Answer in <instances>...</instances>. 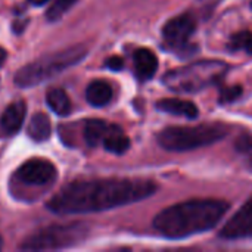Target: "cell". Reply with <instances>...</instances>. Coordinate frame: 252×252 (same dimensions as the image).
<instances>
[{
  "label": "cell",
  "mask_w": 252,
  "mask_h": 252,
  "mask_svg": "<svg viewBox=\"0 0 252 252\" xmlns=\"http://www.w3.org/2000/svg\"><path fill=\"white\" fill-rule=\"evenodd\" d=\"M157 108L162 112L185 117L188 120H193L198 117V108L193 102L183 99H162L157 103Z\"/></svg>",
  "instance_id": "cell-12"
},
{
  "label": "cell",
  "mask_w": 252,
  "mask_h": 252,
  "mask_svg": "<svg viewBox=\"0 0 252 252\" xmlns=\"http://www.w3.org/2000/svg\"><path fill=\"white\" fill-rule=\"evenodd\" d=\"M251 7H252V0H251Z\"/></svg>",
  "instance_id": "cell-26"
},
{
  "label": "cell",
  "mask_w": 252,
  "mask_h": 252,
  "mask_svg": "<svg viewBox=\"0 0 252 252\" xmlns=\"http://www.w3.org/2000/svg\"><path fill=\"white\" fill-rule=\"evenodd\" d=\"M134 69L139 80H151L158 69V59L149 49H137L134 52Z\"/></svg>",
  "instance_id": "cell-11"
},
{
  "label": "cell",
  "mask_w": 252,
  "mask_h": 252,
  "mask_svg": "<svg viewBox=\"0 0 252 252\" xmlns=\"http://www.w3.org/2000/svg\"><path fill=\"white\" fill-rule=\"evenodd\" d=\"M242 86H232V87H226L221 90L220 93V102L221 103H232L235 100H238L242 96Z\"/></svg>",
  "instance_id": "cell-20"
},
{
  "label": "cell",
  "mask_w": 252,
  "mask_h": 252,
  "mask_svg": "<svg viewBox=\"0 0 252 252\" xmlns=\"http://www.w3.org/2000/svg\"><path fill=\"white\" fill-rule=\"evenodd\" d=\"M28 136L35 140V142H44L49 139L52 127H50V120L46 114L43 112H37L32 115L30 124H28Z\"/></svg>",
  "instance_id": "cell-15"
},
{
  "label": "cell",
  "mask_w": 252,
  "mask_h": 252,
  "mask_svg": "<svg viewBox=\"0 0 252 252\" xmlns=\"http://www.w3.org/2000/svg\"><path fill=\"white\" fill-rule=\"evenodd\" d=\"M77 0H55L53 4L47 9L46 12V18L49 22H56L59 21L74 4Z\"/></svg>",
  "instance_id": "cell-18"
},
{
  "label": "cell",
  "mask_w": 252,
  "mask_h": 252,
  "mask_svg": "<svg viewBox=\"0 0 252 252\" xmlns=\"http://www.w3.org/2000/svg\"><path fill=\"white\" fill-rule=\"evenodd\" d=\"M58 176L56 167L41 158H32L25 161L15 173L13 183L25 188H49L55 183Z\"/></svg>",
  "instance_id": "cell-7"
},
{
  "label": "cell",
  "mask_w": 252,
  "mask_h": 252,
  "mask_svg": "<svg viewBox=\"0 0 252 252\" xmlns=\"http://www.w3.org/2000/svg\"><path fill=\"white\" fill-rule=\"evenodd\" d=\"M223 124H202L195 127H168L158 134L159 145L173 152H185L213 145L227 134Z\"/></svg>",
  "instance_id": "cell-5"
},
{
  "label": "cell",
  "mask_w": 252,
  "mask_h": 252,
  "mask_svg": "<svg viewBox=\"0 0 252 252\" xmlns=\"http://www.w3.org/2000/svg\"><path fill=\"white\" fill-rule=\"evenodd\" d=\"M31 4H34V6H41V4H44L47 0H28Z\"/></svg>",
  "instance_id": "cell-24"
},
{
  "label": "cell",
  "mask_w": 252,
  "mask_h": 252,
  "mask_svg": "<svg viewBox=\"0 0 252 252\" xmlns=\"http://www.w3.org/2000/svg\"><path fill=\"white\" fill-rule=\"evenodd\" d=\"M155 190L157 185L145 179L72 182L50 198L47 208L59 216L99 213L143 201Z\"/></svg>",
  "instance_id": "cell-1"
},
{
  "label": "cell",
  "mask_w": 252,
  "mask_h": 252,
  "mask_svg": "<svg viewBox=\"0 0 252 252\" xmlns=\"http://www.w3.org/2000/svg\"><path fill=\"white\" fill-rule=\"evenodd\" d=\"M232 50H244L252 55V32L251 31H239L230 38Z\"/></svg>",
  "instance_id": "cell-19"
},
{
  "label": "cell",
  "mask_w": 252,
  "mask_h": 252,
  "mask_svg": "<svg viewBox=\"0 0 252 252\" xmlns=\"http://www.w3.org/2000/svg\"><path fill=\"white\" fill-rule=\"evenodd\" d=\"M6 58H7V53H6V50H4L3 47H0V68L3 66L4 61H6Z\"/></svg>",
  "instance_id": "cell-23"
},
{
  "label": "cell",
  "mask_w": 252,
  "mask_h": 252,
  "mask_svg": "<svg viewBox=\"0 0 252 252\" xmlns=\"http://www.w3.org/2000/svg\"><path fill=\"white\" fill-rule=\"evenodd\" d=\"M1 247H3V244H1V238H0V250H1Z\"/></svg>",
  "instance_id": "cell-25"
},
{
  "label": "cell",
  "mask_w": 252,
  "mask_h": 252,
  "mask_svg": "<svg viewBox=\"0 0 252 252\" xmlns=\"http://www.w3.org/2000/svg\"><path fill=\"white\" fill-rule=\"evenodd\" d=\"M220 238L227 241L252 238V198L224 224L220 232Z\"/></svg>",
  "instance_id": "cell-9"
},
{
  "label": "cell",
  "mask_w": 252,
  "mask_h": 252,
  "mask_svg": "<svg viewBox=\"0 0 252 252\" xmlns=\"http://www.w3.org/2000/svg\"><path fill=\"white\" fill-rule=\"evenodd\" d=\"M86 99L93 106H105L112 99V87L109 83L103 80H94L87 86L86 90Z\"/></svg>",
  "instance_id": "cell-14"
},
{
  "label": "cell",
  "mask_w": 252,
  "mask_h": 252,
  "mask_svg": "<svg viewBox=\"0 0 252 252\" xmlns=\"http://www.w3.org/2000/svg\"><path fill=\"white\" fill-rule=\"evenodd\" d=\"M87 55V49L83 44L71 46L59 52L43 55L28 65L19 68L15 74V84L21 89L38 86L65 69L81 62Z\"/></svg>",
  "instance_id": "cell-3"
},
{
  "label": "cell",
  "mask_w": 252,
  "mask_h": 252,
  "mask_svg": "<svg viewBox=\"0 0 252 252\" xmlns=\"http://www.w3.org/2000/svg\"><path fill=\"white\" fill-rule=\"evenodd\" d=\"M106 66L112 71H120L123 69L124 66V61L120 58V56H111L108 61H106Z\"/></svg>",
  "instance_id": "cell-22"
},
{
  "label": "cell",
  "mask_w": 252,
  "mask_h": 252,
  "mask_svg": "<svg viewBox=\"0 0 252 252\" xmlns=\"http://www.w3.org/2000/svg\"><path fill=\"white\" fill-rule=\"evenodd\" d=\"M46 100H47V105L49 108L61 115V117H65L71 112V102H69V97L68 94L65 93V90L62 89H52L47 92V96H46Z\"/></svg>",
  "instance_id": "cell-16"
},
{
  "label": "cell",
  "mask_w": 252,
  "mask_h": 252,
  "mask_svg": "<svg viewBox=\"0 0 252 252\" xmlns=\"http://www.w3.org/2000/svg\"><path fill=\"white\" fill-rule=\"evenodd\" d=\"M102 143H103V148L114 155H123L130 148L128 137L124 134V131L118 126H114V124L108 127Z\"/></svg>",
  "instance_id": "cell-13"
},
{
  "label": "cell",
  "mask_w": 252,
  "mask_h": 252,
  "mask_svg": "<svg viewBox=\"0 0 252 252\" xmlns=\"http://www.w3.org/2000/svg\"><path fill=\"white\" fill-rule=\"evenodd\" d=\"M221 199H192L162 210L154 220L158 233L168 239H185L211 230L227 213Z\"/></svg>",
  "instance_id": "cell-2"
},
{
  "label": "cell",
  "mask_w": 252,
  "mask_h": 252,
  "mask_svg": "<svg viewBox=\"0 0 252 252\" xmlns=\"http://www.w3.org/2000/svg\"><path fill=\"white\" fill-rule=\"evenodd\" d=\"M227 69L229 66L223 61H198L168 71L162 83L173 92L193 93L220 81Z\"/></svg>",
  "instance_id": "cell-4"
},
{
  "label": "cell",
  "mask_w": 252,
  "mask_h": 252,
  "mask_svg": "<svg viewBox=\"0 0 252 252\" xmlns=\"http://www.w3.org/2000/svg\"><path fill=\"white\" fill-rule=\"evenodd\" d=\"M196 31V15L186 12L170 19L162 28L165 44L177 52L186 50L190 37Z\"/></svg>",
  "instance_id": "cell-8"
},
{
  "label": "cell",
  "mask_w": 252,
  "mask_h": 252,
  "mask_svg": "<svg viewBox=\"0 0 252 252\" xmlns=\"http://www.w3.org/2000/svg\"><path fill=\"white\" fill-rule=\"evenodd\" d=\"M236 149L239 152H251L252 151V136H242L236 142Z\"/></svg>",
  "instance_id": "cell-21"
},
{
  "label": "cell",
  "mask_w": 252,
  "mask_h": 252,
  "mask_svg": "<svg viewBox=\"0 0 252 252\" xmlns=\"http://www.w3.org/2000/svg\"><path fill=\"white\" fill-rule=\"evenodd\" d=\"M109 124L102 120H90L84 126V140L89 146L94 148L102 143Z\"/></svg>",
  "instance_id": "cell-17"
},
{
  "label": "cell",
  "mask_w": 252,
  "mask_h": 252,
  "mask_svg": "<svg viewBox=\"0 0 252 252\" xmlns=\"http://www.w3.org/2000/svg\"><path fill=\"white\" fill-rule=\"evenodd\" d=\"M25 114H27V103L24 100H15L12 102L1 114L0 117V127L6 134H16L21 127L22 123L25 120Z\"/></svg>",
  "instance_id": "cell-10"
},
{
  "label": "cell",
  "mask_w": 252,
  "mask_h": 252,
  "mask_svg": "<svg viewBox=\"0 0 252 252\" xmlns=\"http://www.w3.org/2000/svg\"><path fill=\"white\" fill-rule=\"evenodd\" d=\"M89 226L84 223L55 224L28 236L22 244V251H52L74 247L86 239Z\"/></svg>",
  "instance_id": "cell-6"
}]
</instances>
